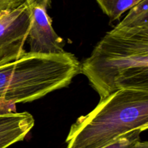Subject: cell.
Returning <instances> with one entry per match:
<instances>
[{
  "mask_svg": "<svg viewBox=\"0 0 148 148\" xmlns=\"http://www.w3.org/2000/svg\"><path fill=\"white\" fill-rule=\"evenodd\" d=\"M147 128L148 90L123 88L77 119L66 138V148H102L128 132Z\"/></svg>",
  "mask_w": 148,
  "mask_h": 148,
  "instance_id": "cell-3",
  "label": "cell"
},
{
  "mask_svg": "<svg viewBox=\"0 0 148 148\" xmlns=\"http://www.w3.org/2000/svg\"><path fill=\"white\" fill-rule=\"evenodd\" d=\"M80 73V63L68 52L40 54L25 52L0 65V114L15 112V104L40 99L66 88Z\"/></svg>",
  "mask_w": 148,
  "mask_h": 148,
  "instance_id": "cell-2",
  "label": "cell"
},
{
  "mask_svg": "<svg viewBox=\"0 0 148 148\" xmlns=\"http://www.w3.org/2000/svg\"><path fill=\"white\" fill-rule=\"evenodd\" d=\"M31 24L30 2H24L16 8L0 14V65L12 62L25 53Z\"/></svg>",
  "mask_w": 148,
  "mask_h": 148,
  "instance_id": "cell-4",
  "label": "cell"
},
{
  "mask_svg": "<svg viewBox=\"0 0 148 148\" xmlns=\"http://www.w3.org/2000/svg\"><path fill=\"white\" fill-rule=\"evenodd\" d=\"M102 11L113 22L118 20L142 0H95Z\"/></svg>",
  "mask_w": 148,
  "mask_h": 148,
  "instance_id": "cell-8",
  "label": "cell"
},
{
  "mask_svg": "<svg viewBox=\"0 0 148 148\" xmlns=\"http://www.w3.org/2000/svg\"><path fill=\"white\" fill-rule=\"evenodd\" d=\"M143 132L140 129L132 130L102 148H148L147 142L140 140Z\"/></svg>",
  "mask_w": 148,
  "mask_h": 148,
  "instance_id": "cell-9",
  "label": "cell"
},
{
  "mask_svg": "<svg viewBox=\"0 0 148 148\" xmlns=\"http://www.w3.org/2000/svg\"><path fill=\"white\" fill-rule=\"evenodd\" d=\"M111 31L124 36H148V0H142L130 9Z\"/></svg>",
  "mask_w": 148,
  "mask_h": 148,
  "instance_id": "cell-7",
  "label": "cell"
},
{
  "mask_svg": "<svg viewBox=\"0 0 148 148\" xmlns=\"http://www.w3.org/2000/svg\"><path fill=\"white\" fill-rule=\"evenodd\" d=\"M34 123L33 116L25 111L0 114V148H7L24 140Z\"/></svg>",
  "mask_w": 148,
  "mask_h": 148,
  "instance_id": "cell-6",
  "label": "cell"
},
{
  "mask_svg": "<svg viewBox=\"0 0 148 148\" xmlns=\"http://www.w3.org/2000/svg\"><path fill=\"white\" fill-rule=\"evenodd\" d=\"M30 8L31 24L26 40L30 46L29 52L40 54H60L66 52L64 40L53 30L46 9L31 2Z\"/></svg>",
  "mask_w": 148,
  "mask_h": 148,
  "instance_id": "cell-5",
  "label": "cell"
},
{
  "mask_svg": "<svg viewBox=\"0 0 148 148\" xmlns=\"http://www.w3.org/2000/svg\"><path fill=\"white\" fill-rule=\"evenodd\" d=\"M25 1H30L31 3H35V4H38L39 5L42 6L44 8L47 9L51 6V0H25Z\"/></svg>",
  "mask_w": 148,
  "mask_h": 148,
  "instance_id": "cell-11",
  "label": "cell"
},
{
  "mask_svg": "<svg viewBox=\"0 0 148 148\" xmlns=\"http://www.w3.org/2000/svg\"><path fill=\"white\" fill-rule=\"evenodd\" d=\"M25 0H0V14L21 5Z\"/></svg>",
  "mask_w": 148,
  "mask_h": 148,
  "instance_id": "cell-10",
  "label": "cell"
},
{
  "mask_svg": "<svg viewBox=\"0 0 148 148\" xmlns=\"http://www.w3.org/2000/svg\"><path fill=\"white\" fill-rule=\"evenodd\" d=\"M101 99L123 88L148 90V36L109 31L80 64Z\"/></svg>",
  "mask_w": 148,
  "mask_h": 148,
  "instance_id": "cell-1",
  "label": "cell"
}]
</instances>
